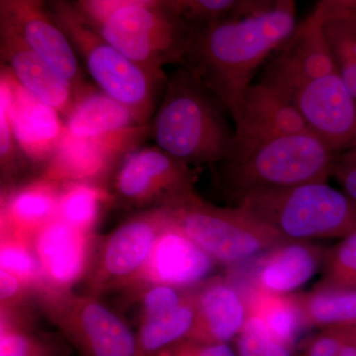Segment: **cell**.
<instances>
[{"label":"cell","mask_w":356,"mask_h":356,"mask_svg":"<svg viewBox=\"0 0 356 356\" xmlns=\"http://www.w3.org/2000/svg\"><path fill=\"white\" fill-rule=\"evenodd\" d=\"M296 3L271 1L245 17L189 26L181 65L197 77L233 117L269 56L296 29Z\"/></svg>","instance_id":"obj_1"},{"label":"cell","mask_w":356,"mask_h":356,"mask_svg":"<svg viewBox=\"0 0 356 356\" xmlns=\"http://www.w3.org/2000/svg\"><path fill=\"white\" fill-rule=\"evenodd\" d=\"M229 119V110L197 77L177 67L149 122L151 139L186 165H217L235 136Z\"/></svg>","instance_id":"obj_2"},{"label":"cell","mask_w":356,"mask_h":356,"mask_svg":"<svg viewBox=\"0 0 356 356\" xmlns=\"http://www.w3.org/2000/svg\"><path fill=\"white\" fill-rule=\"evenodd\" d=\"M337 153L310 131L232 142L217 163L222 187L236 201L255 192L327 182Z\"/></svg>","instance_id":"obj_3"},{"label":"cell","mask_w":356,"mask_h":356,"mask_svg":"<svg viewBox=\"0 0 356 356\" xmlns=\"http://www.w3.org/2000/svg\"><path fill=\"white\" fill-rule=\"evenodd\" d=\"M77 13L96 33L154 74L181 65L188 25L170 0H77Z\"/></svg>","instance_id":"obj_4"},{"label":"cell","mask_w":356,"mask_h":356,"mask_svg":"<svg viewBox=\"0 0 356 356\" xmlns=\"http://www.w3.org/2000/svg\"><path fill=\"white\" fill-rule=\"evenodd\" d=\"M49 13L72 42L96 88L128 107L140 125L158 108L168 76L136 64L86 23L72 1L46 2Z\"/></svg>","instance_id":"obj_5"},{"label":"cell","mask_w":356,"mask_h":356,"mask_svg":"<svg viewBox=\"0 0 356 356\" xmlns=\"http://www.w3.org/2000/svg\"><path fill=\"white\" fill-rule=\"evenodd\" d=\"M236 207L292 242L341 240L356 233V203L327 182L255 192Z\"/></svg>","instance_id":"obj_6"},{"label":"cell","mask_w":356,"mask_h":356,"mask_svg":"<svg viewBox=\"0 0 356 356\" xmlns=\"http://www.w3.org/2000/svg\"><path fill=\"white\" fill-rule=\"evenodd\" d=\"M170 222L215 261L234 264L280 243V233L238 207L221 208L195 193L168 206Z\"/></svg>","instance_id":"obj_7"},{"label":"cell","mask_w":356,"mask_h":356,"mask_svg":"<svg viewBox=\"0 0 356 356\" xmlns=\"http://www.w3.org/2000/svg\"><path fill=\"white\" fill-rule=\"evenodd\" d=\"M273 89L291 103L307 128L334 153L356 142V99L339 72Z\"/></svg>","instance_id":"obj_8"},{"label":"cell","mask_w":356,"mask_h":356,"mask_svg":"<svg viewBox=\"0 0 356 356\" xmlns=\"http://www.w3.org/2000/svg\"><path fill=\"white\" fill-rule=\"evenodd\" d=\"M114 173L118 195L138 206L161 203L165 207L194 192L192 166L156 146L134 149Z\"/></svg>","instance_id":"obj_9"},{"label":"cell","mask_w":356,"mask_h":356,"mask_svg":"<svg viewBox=\"0 0 356 356\" xmlns=\"http://www.w3.org/2000/svg\"><path fill=\"white\" fill-rule=\"evenodd\" d=\"M147 138H151L149 123L96 138H77L65 132L40 178L58 184H95L114 172L129 153L143 147Z\"/></svg>","instance_id":"obj_10"},{"label":"cell","mask_w":356,"mask_h":356,"mask_svg":"<svg viewBox=\"0 0 356 356\" xmlns=\"http://www.w3.org/2000/svg\"><path fill=\"white\" fill-rule=\"evenodd\" d=\"M0 20L6 21L26 44L74 84L76 91L86 83L72 42L39 0H1Z\"/></svg>","instance_id":"obj_11"},{"label":"cell","mask_w":356,"mask_h":356,"mask_svg":"<svg viewBox=\"0 0 356 356\" xmlns=\"http://www.w3.org/2000/svg\"><path fill=\"white\" fill-rule=\"evenodd\" d=\"M0 83L8 91L9 119L16 142L34 170L43 172L67 132L64 118L23 88L2 65Z\"/></svg>","instance_id":"obj_12"},{"label":"cell","mask_w":356,"mask_h":356,"mask_svg":"<svg viewBox=\"0 0 356 356\" xmlns=\"http://www.w3.org/2000/svg\"><path fill=\"white\" fill-rule=\"evenodd\" d=\"M337 72L339 70L325 39L324 16L317 4L266 65L259 83L278 88Z\"/></svg>","instance_id":"obj_13"},{"label":"cell","mask_w":356,"mask_h":356,"mask_svg":"<svg viewBox=\"0 0 356 356\" xmlns=\"http://www.w3.org/2000/svg\"><path fill=\"white\" fill-rule=\"evenodd\" d=\"M1 65L23 88L48 103L65 118L76 102V89L25 43L6 21L0 20Z\"/></svg>","instance_id":"obj_14"},{"label":"cell","mask_w":356,"mask_h":356,"mask_svg":"<svg viewBox=\"0 0 356 356\" xmlns=\"http://www.w3.org/2000/svg\"><path fill=\"white\" fill-rule=\"evenodd\" d=\"M195 322L188 339L206 343L235 341L248 317L247 297L235 283L213 278L193 294Z\"/></svg>","instance_id":"obj_15"},{"label":"cell","mask_w":356,"mask_h":356,"mask_svg":"<svg viewBox=\"0 0 356 356\" xmlns=\"http://www.w3.org/2000/svg\"><path fill=\"white\" fill-rule=\"evenodd\" d=\"M327 250L313 242L280 243L255 264L250 288L268 294L291 295L316 275Z\"/></svg>","instance_id":"obj_16"},{"label":"cell","mask_w":356,"mask_h":356,"mask_svg":"<svg viewBox=\"0 0 356 356\" xmlns=\"http://www.w3.org/2000/svg\"><path fill=\"white\" fill-rule=\"evenodd\" d=\"M215 262L170 219L156 238L145 268L147 275L158 284L184 288L207 280Z\"/></svg>","instance_id":"obj_17"},{"label":"cell","mask_w":356,"mask_h":356,"mask_svg":"<svg viewBox=\"0 0 356 356\" xmlns=\"http://www.w3.org/2000/svg\"><path fill=\"white\" fill-rule=\"evenodd\" d=\"M232 119L235 142H252L310 131L284 96L259 81L248 89Z\"/></svg>","instance_id":"obj_18"},{"label":"cell","mask_w":356,"mask_h":356,"mask_svg":"<svg viewBox=\"0 0 356 356\" xmlns=\"http://www.w3.org/2000/svg\"><path fill=\"white\" fill-rule=\"evenodd\" d=\"M168 220L165 206L124 222L110 236L104 248L103 266L106 273L114 277H124L146 266L156 238Z\"/></svg>","instance_id":"obj_19"},{"label":"cell","mask_w":356,"mask_h":356,"mask_svg":"<svg viewBox=\"0 0 356 356\" xmlns=\"http://www.w3.org/2000/svg\"><path fill=\"white\" fill-rule=\"evenodd\" d=\"M86 234L56 217L36 234V254L44 275L58 285H69L83 273Z\"/></svg>","instance_id":"obj_20"},{"label":"cell","mask_w":356,"mask_h":356,"mask_svg":"<svg viewBox=\"0 0 356 356\" xmlns=\"http://www.w3.org/2000/svg\"><path fill=\"white\" fill-rule=\"evenodd\" d=\"M65 125L67 132L77 138L102 137L142 126L128 107L88 83L76 91Z\"/></svg>","instance_id":"obj_21"},{"label":"cell","mask_w":356,"mask_h":356,"mask_svg":"<svg viewBox=\"0 0 356 356\" xmlns=\"http://www.w3.org/2000/svg\"><path fill=\"white\" fill-rule=\"evenodd\" d=\"M62 184L40 178L11 192L2 208L4 226L20 234H37L58 215Z\"/></svg>","instance_id":"obj_22"},{"label":"cell","mask_w":356,"mask_h":356,"mask_svg":"<svg viewBox=\"0 0 356 356\" xmlns=\"http://www.w3.org/2000/svg\"><path fill=\"white\" fill-rule=\"evenodd\" d=\"M77 327L91 356H135L137 341L132 332L113 312L88 301L77 312Z\"/></svg>","instance_id":"obj_23"},{"label":"cell","mask_w":356,"mask_h":356,"mask_svg":"<svg viewBox=\"0 0 356 356\" xmlns=\"http://www.w3.org/2000/svg\"><path fill=\"white\" fill-rule=\"evenodd\" d=\"M307 327L356 330V288L321 281L311 291L297 294Z\"/></svg>","instance_id":"obj_24"},{"label":"cell","mask_w":356,"mask_h":356,"mask_svg":"<svg viewBox=\"0 0 356 356\" xmlns=\"http://www.w3.org/2000/svg\"><path fill=\"white\" fill-rule=\"evenodd\" d=\"M245 297L248 315L259 318L274 339L293 350L300 334L308 329L297 294H268L250 288Z\"/></svg>","instance_id":"obj_25"},{"label":"cell","mask_w":356,"mask_h":356,"mask_svg":"<svg viewBox=\"0 0 356 356\" xmlns=\"http://www.w3.org/2000/svg\"><path fill=\"white\" fill-rule=\"evenodd\" d=\"M195 322L193 295H188L178 308L159 317L145 318L139 346L146 353H159L188 339Z\"/></svg>","instance_id":"obj_26"},{"label":"cell","mask_w":356,"mask_h":356,"mask_svg":"<svg viewBox=\"0 0 356 356\" xmlns=\"http://www.w3.org/2000/svg\"><path fill=\"white\" fill-rule=\"evenodd\" d=\"M62 185L57 217L86 234L95 225L100 207L108 196L95 184L67 182Z\"/></svg>","instance_id":"obj_27"},{"label":"cell","mask_w":356,"mask_h":356,"mask_svg":"<svg viewBox=\"0 0 356 356\" xmlns=\"http://www.w3.org/2000/svg\"><path fill=\"white\" fill-rule=\"evenodd\" d=\"M187 25H205L238 19L261 10L269 0H170Z\"/></svg>","instance_id":"obj_28"},{"label":"cell","mask_w":356,"mask_h":356,"mask_svg":"<svg viewBox=\"0 0 356 356\" xmlns=\"http://www.w3.org/2000/svg\"><path fill=\"white\" fill-rule=\"evenodd\" d=\"M323 281L337 286L356 288V233L327 248Z\"/></svg>","instance_id":"obj_29"},{"label":"cell","mask_w":356,"mask_h":356,"mask_svg":"<svg viewBox=\"0 0 356 356\" xmlns=\"http://www.w3.org/2000/svg\"><path fill=\"white\" fill-rule=\"evenodd\" d=\"M235 343L236 356H293L292 348L274 339L254 316L248 315Z\"/></svg>","instance_id":"obj_30"},{"label":"cell","mask_w":356,"mask_h":356,"mask_svg":"<svg viewBox=\"0 0 356 356\" xmlns=\"http://www.w3.org/2000/svg\"><path fill=\"white\" fill-rule=\"evenodd\" d=\"M0 165L4 175H13L23 168H34L16 142L9 119L8 91L0 83Z\"/></svg>","instance_id":"obj_31"},{"label":"cell","mask_w":356,"mask_h":356,"mask_svg":"<svg viewBox=\"0 0 356 356\" xmlns=\"http://www.w3.org/2000/svg\"><path fill=\"white\" fill-rule=\"evenodd\" d=\"M301 356H356V330H321L306 341Z\"/></svg>","instance_id":"obj_32"},{"label":"cell","mask_w":356,"mask_h":356,"mask_svg":"<svg viewBox=\"0 0 356 356\" xmlns=\"http://www.w3.org/2000/svg\"><path fill=\"white\" fill-rule=\"evenodd\" d=\"M18 242L19 241L11 240L2 245L0 252L1 269L26 282L40 280L44 273L38 257Z\"/></svg>","instance_id":"obj_33"},{"label":"cell","mask_w":356,"mask_h":356,"mask_svg":"<svg viewBox=\"0 0 356 356\" xmlns=\"http://www.w3.org/2000/svg\"><path fill=\"white\" fill-rule=\"evenodd\" d=\"M187 296L178 291L177 288L156 284L145 295V318H156L170 313L181 305Z\"/></svg>","instance_id":"obj_34"},{"label":"cell","mask_w":356,"mask_h":356,"mask_svg":"<svg viewBox=\"0 0 356 356\" xmlns=\"http://www.w3.org/2000/svg\"><path fill=\"white\" fill-rule=\"evenodd\" d=\"M332 177L343 188V192L356 203V142L337 154L332 168Z\"/></svg>","instance_id":"obj_35"},{"label":"cell","mask_w":356,"mask_h":356,"mask_svg":"<svg viewBox=\"0 0 356 356\" xmlns=\"http://www.w3.org/2000/svg\"><path fill=\"white\" fill-rule=\"evenodd\" d=\"M168 356H236L229 343H206L184 339L168 351Z\"/></svg>","instance_id":"obj_36"},{"label":"cell","mask_w":356,"mask_h":356,"mask_svg":"<svg viewBox=\"0 0 356 356\" xmlns=\"http://www.w3.org/2000/svg\"><path fill=\"white\" fill-rule=\"evenodd\" d=\"M21 280L13 273L1 269L0 271V293L2 300H8L20 291Z\"/></svg>","instance_id":"obj_37"},{"label":"cell","mask_w":356,"mask_h":356,"mask_svg":"<svg viewBox=\"0 0 356 356\" xmlns=\"http://www.w3.org/2000/svg\"><path fill=\"white\" fill-rule=\"evenodd\" d=\"M1 356H22V355H15V353H1Z\"/></svg>","instance_id":"obj_38"}]
</instances>
